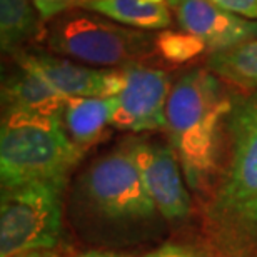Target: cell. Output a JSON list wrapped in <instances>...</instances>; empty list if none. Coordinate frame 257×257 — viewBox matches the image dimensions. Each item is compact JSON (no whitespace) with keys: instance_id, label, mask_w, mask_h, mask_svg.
Listing matches in <instances>:
<instances>
[{"instance_id":"11","label":"cell","mask_w":257,"mask_h":257,"mask_svg":"<svg viewBox=\"0 0 257 257\" xmlns=\"http://www.w3.org/2000/svg\"><path fill=\"white\" fill-rule=\"evenodd\" d=\"M5 112L59 115L67 99L52 89L39 74L17 64V70L4 82L2 89Z\"/></svg>"},{"instance_id":"10","label":"cell","mask_w":257,"mask_h":257,"mask_svg":"<svg viewBox=\"0 0 257 257\" xmlns=\"http://www.w3.org/2000/svg\"><path fill=\"white\" fill-rule=\"evenodd\" d=\"M176 17L181 29L202 40L210 52L257 39V20L227 12L209 0H181Z\"/></svg>"},{"instance_id":"21","label":"cell","mask_w":257,"mask_h":257,"mask_svg":"<svg viewBox=\"0 0 257 257\" xmlns=\"http://www.w3.org/2000/svg\"><path fill=\"white\" fill-rule=\"evenodd\" d=\"M79 257H124L114 252H105V250H89L85 254H80Z\"/></svg>"},{"instance_id":"17","label":"cell","mask_w":257,"mask_h":257,"mask_svg":"<svg viewBox=\"0 0 257 257\" xmlns=\"http://www.w3.org/2000/svg\"><path fill=\"white\" fill-rule=\"evenodd\" d=\"M209 2L244 19L257 20V0H209Z\"/></svg>"},{"instance_id":"6","label":"cell","mask_w":257,"mask_h":257,"mask_svg":"<svg viewBox=\"0 0 257 257\" xmlns=\"http://www.w3.org/2000/svg\"><path fill=\"white\" fill-rule=\"evenodd\" d=\"M65 184L32 182L2 187L0 257L50 250L62 234Z\"/></svg>"},{"instance_id":"5","label":"cell","mask_w":257,"mask_h":257,"mask_svg":"<svg viewBox=\"0 0 257 257\" xmlns=\"http://www.w3.org/2000/svg\"><path fill=\"white\" fill-rule=\"evenodd\" d=\"M45 39L54 52L99 67H124L156 47V37L144 30L122 27L90 10L60 14Z\"/></svg>"},{"instance_id":"22","label":"cell","mask_w":257,"mask_h":257,"mask_svg":"<svg viewBox=\"0 0 257 257\" xmlns=\"http://www.w3.org/2000/svg\"><path fill=\"white\" fill-rule=\"evenodd\" d=\"M147 2H152V4H164V2H169V4H171V0H147Z\"/></svg>"},{"instance_id":"4","label":"cell","mask_w":257,"mask_h":257,"mask_svg":"<svg viewBox=\"0 0 257 257\" xmlns=\"http://www.w3.org/2000/svg\"><path fill=\"white\" fill-rule=\"evenodd\" d=\"M82 156L84 151L69 139L59 115L5 112L0 131L2 187L65 184Z\"/></svg>"},{"instance_id":"12","label":"cell","mask_w":257,"mask_h":257,"mask_svg":"<svg viewBox=\"0 0 257 257\" xmlns=\"http://www.w3.org/2000/svg\"><path fill=\"white\" fill-rule=\"evenodd\" d=\"M114 109L115 97H70L60 114V122L70 141L85 152L110 125Z\"/></svg>"},{"instance_id":"19","label":"cell","mask_w":257,"mask_h":257,"mask_svg":"<svg viewBox=\"0 0 257 257\" xmlns=\"http://www.w3.org/2000/svg\"><path fill=\"white\" fill-rule=\"evenodd\" d=\"M142 257H204L192 247L187 245H177V244H166L162 247H157L151 252L144 254Z\"/></svg>"},{"instance_id":"15","label":"cell","mask_w":257,"mask_h":257,"mask_svg":"<svg viewBox=\"0 0 257 257\" xmlns=\"http://www.w3.org/2000/svg\"><path fill=\"white\" fill-rule=\"evenodd\" d=\"M32 0H0V40L5 52L42 34V17Z\"/></svg>"},{"instance_id":"13","label":"cell","mask_w":257,"mask_h":257,"mask_svg":"<svg viewBox=\"0 0 257 257\" xmlns=\"http://www.w3.org/2000/svg\"><path fill=\"white\" fill-rule=\"evenodd\" d=\"M79 5L137 30H166L172 22L166 4L147 0H82Z\"/></svg>"},{"instance_id":"18","label":"cell","mask_w":257,"mask_h":257,"mask_svg":"<svg viewBox=\"0 0 257 257\" xmlns=\"http://www.w3.org/2000/svg\"><path fill=\"white\" fill-rule=\"evenodd\" d=\"M35 9L39 10L40 17L44 20L59 17L60 14L70 10L75 4H80L82 0H32Z\"/></svg>"},{"instance_id":"20","label":"cell","mask_w":257,"mask_h":257,"mask_svg":"<svg viewBox=\"0 0 257 257\" xmlns=\"http://www.w3.org/2000/svg\"><path fill=\"white\" fill-rule=\"evenodd\" d=\"M15 257H59L57 254L50 252V250H32V252H25V254H19Z\"/></svg>"},{"instance_id":"16","label":"cell","mask_w":257,"mask_h":257,"mask_svg":"<svg viewBox=\"0 0 257 257\" xmlns=\"http://www.w3.org/2000/svg\"><path fill=\"white\" fill-rule=\"evenodd\" d=\"M164 59L174 64H184L207 50L205 44L186 30L166 29L156 37V47Z\"/></svg>"},{"instance_id":"1","label":"cell","mask_w":257,"mask_h":257,"mask_svg":"<svg viewBox=\"0 0 257 257\" xmlns=\"http://www.w3.org/2000/svg\"><path fill=\"white\" fill-rule=\"evenodd\" d=\"M225 156L204 207V232L219 257H257V92L232 95Z\"/></svg>"},{"instance_id":"2","label":"cell","mask_w":257,"mask_h":257,"mask_svg":"<svg viewBox=\"0 0 257 257\" xmlns=\"http://www.w3.org/2000/svg\"><path fill=\"white\" fill-rule=\"evenodd\" d=\"M230 104L232 95L225 94L210 70L187 72L172 87L166 110L167 132L191 189H200L217 171Z\"/></svg>"},{"instance_id":"7","label":"cell","mask_w":257,"mask_h":257,"mask_svg":"<svg viewBox=\"0 0 257 257\" xmlns=\"http://www.w3.org/2000/svg\"><path fill=\"white\" fill-rule=\"evenodd\" d=\"M122 89L115 95L110 125L120 131L149 132L167 128L171 79L164 70L137 62L120 67Z\"/></svg>"},{"instance_id":"14","label":"cell","mask_w":257,"mask_h":257,"mask_svg":"<svg viewBox=\"0 0 257 257\" xmlns=\"http://www.w3.org/2000/svg\"><path fill=\"white\" fill-rule=\"evenodd\" d=\"M207 70L247 92H257V39L210 52Z\"/></svg>"},{"instance_id":"9","label":"cell","mask_w":257,"mask_h":257,"mask_svg":"<svg viewBox=\"0 0 257 257\" xmlns=\"http://www.w3.org/2000/svg\"><path fill=\"white\" fill-rule=\"evenodd\" d=\"M17 64L39 74L47 84L70 97H115L122 89V74L117 70H97L50 54H19Z\"/></svg>"},{"instance_id":"8","label":"cell","mask_w":257,"mask_h":257,"mask_svg":"<svg viewBox=\"0 0 257 257\" xmlns=\"http://www.w3.org/2000/svg\"><path fill=\"white\" fill-rule=\"evenodd\" d=\"M128 141L142 182L159 214L167 220L187 217L191 210V197L184 186L179 159L174 149L142 139Z\"/></svg>"},{"instance_id":"3","label":"cell","mask_w":257,"mask_h":257,"mask_svg":"<svg viewBox=\"0 0 257 257\" xmlns=\"http://www.w3.org/2000/svg\"><path fill=\"white\" fill-rule=\"evenodd\" d=\"M72 204L89 229L119 235L146 229L161 215L142 182L131 141L104 154L80 174Z\"/></svg>"},{"instance_id":"23","label":"cell","mask_w":257,"mask_h":257,"mask_svg":"<svg viewBox=\"0 0 257 257\" xmlns=\"http://www.w3.org/2000/svg\"><path fill=\"white\" fill-rule=\"evenodd\" d=\"M179 2H181V0H171V5H174V7H176Z\"/></svg>"}]
</instances>
